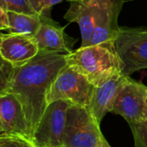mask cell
Listing matches in <instances>:
<instances>
[{
  "mask_svg": "<svg viewBox=\"0 0 147 147\" xmlns=\"http://www.w3.org/2000/svg\"><path fill=\"white\" fill-rule=\"evenodd\" d=\"M144 119H145V121H147V100L146 103V107H145V110H144Z\"/></svg>",
  "mask_w": 147,
  "mask_h": 147,
  "instance_id": "ffe728a7",
  "label": "cell"
},
{
  "mask_svg": "<svg viewBox=\"0 0 147 147\" xmlns=\"http://www.w3.org/2000/svg\"><path fill=\"white\" fill-rule=\"evenodd\" d=\"M124 0H99L95 27L89 46L110 44L115 45L118 32V18L122 9Z\"/></svg>",
  "mask_w": 147,
  "mask_h": 147,
  "instance_id": "52a82bcc",
  "label": "cell"
},
{
  "mask_svg": "<svg viewBox=\"0 0 147 147\" xmlns=\"http://www.w3.org/2000/svg\"><path fill=\"white\" fill-rule=\"evenodd\" d=\"M105 147H110V146H109V145H108V146H106Z\"/></svg>",
  "mask_w": 147,
  "mask_h": 147,
  "instance_id": "7402d4cb",
  "label": "cell"
},
{
  "mask_svg": "<svg viewBox=\"0 0 147 147\" xmlns=\"http://www.w3.org/2000/svg\"><path fill=\"white\" fill-rule=\"evenodd\" d=\"M65 0H29L31 6L34 9V11L39 15L42 16H47L51 17V9L52 8ZM71 2V0H66Z\"/></svg>",
  "mask_w": 147,
  "mask_h": 147,
  "instance_id": "e0dca14e",
  "label": "cell"
},
{
  "mask_svg": "<svg viewBox=\"0 0 147 147\" xmlns=\"http://www.w3.org/2000/svg\"><path fill=\"white\" fill-rule=\"evenodd\" d=\"M0 28L3 30L9 29V19L8 11L2 7H0Z\"/></svg>",
  "mask_w": 147,
  "mask_h": 147,
  "instance_id": "d6986e66",
  "label": "cell"
},
{
  "mask_svg": "<svg viewBox=\"0 0 147 147\" xmlns=\"http://www.w3.org/2000/svg\"><path fill=\"white\" fill-rule=\"evenodd\" d=\"M146 100V86L129 77L119 92L111 112L121 115L128 124L145 121L144 110Z\"/></svg>",
  "mask_w": 147,
  "mask_h": 147,
  "instance_id": "9c48e42d",
  "label": "cell"
},
{
  "mask_svg": "<svg viewBox=\"0 0 147 147\" xmlns=\"http://www.w3.org/2000/svg\"><path fill=\"white\" fill-rule=\"evenodd\" d=\"M95 86L75 66L67 64L58 74L48 95L47 105L59 100L88 108L93 96Z\"/></svg>",
  "mask_w": 147,
  "mask_h": 147,
  "instance_id": "277c9868",
  "label": "cell"
},
{
  "mask_svg": "<svg viewBox=\"0 0 147 147\" xmlns=\"http://www.w3.org/2000/svg\"><path fill=\"white\" fill-rule=\"evenodd\" d=\"M141 75H142V78H145V77H147V71H144L141 72Z\"/></svg>",
  "mask_w": 147,
  "mask_h": 147,
  "instance_id": "44dd1931",
  "label": "cell"
},
{
  "mask_svg": "<svg viewBox=\"0 0 147 147\" xmlns=\"http://www.w3.org/2000/svg\"><path fill=\"white\" fill-rule=\"evenodd\" d=\"M0 7L7 11L39 16L31 6L29 0H0Z\"/></svg>",
  "mask_w": 147,
  "mask_h": 147,
  "instance_id": "9a60e30c",
  "label": "cell"
},
{
  "mask_svg": "<svg viewBox=\"0 0 147 147\" xmlns=\"http://www.w3.org/2000/svg\"><path fill=\"white\" fill-rule=\"evenodd\" d=\"M64 147H105L109 145L87 108L71 104L66 118Z\"/></svg>",
  "mask_w": 147,
  "mask_h": 147,
  "instance_id": "3957f363",
  "label": "cell"
},
{
  "mask_svg": "<svg viewBox=\"0 0 147 147\" xmlns=\"http://www.w3.org/2000/svg\"><path fill=\"white\" fill-rule=\"evenodd\" d=\"M98 1L71 0L69 9L64 16V18L69 22L78 24L82 36L81 47H88L92 38Z\"/></svg>",
  "mask_w": 147,
  "mask_h": 147,
  "instance_id": "4fadbf2b",
  "label": "cell"
},
{
  "mask_svg": "<svg viewBox=\"0 0 147 147\" xmlns=\"http://www.w3.org/2000/svg\"><path fill=\"white\" fill-rule=\"evenodd\" d=\"M71 104V102L59 100L47 105L32 136L35 146L64 147L67 112Z\"/></svg>",
  "mask_w": 147,
  "mask_h": 147,
  "instance_id": "8992f818",
  "label": "cell"
},
{
  "mask_svg": "<svg viewBox=\"0 0 147 147\" xmlns=\"http://www.w3.org/2000/svg\"><path fill=\"white\" fill-rule=\"evenodd\" d=\"M115 47L123 75L147 69V28L120 27Z\"/></svg>",
  "mask_w": 147,
  "mask_h": 147,
  "instance_id": "5b68a950",
  "label": "cell"
},
{
  "mask_svg": "<svg viewBox=\"0 0 147 147\" xmlns=\"http://www.w3.org/2000/svg\"><path fill=\"white\" fill-rule=\"evenodd\" d=\"M40 52L34 37L16 34H1V59L14 66H21L33 59Z\"/></svg>",
  "mask_w": 147,
  "mask_h": 147,
  "instance_id": "30bf717a",
  "label": "cell"
},
{
  "mask_svg": "<svg viewBox=\"0 0 147 147\" xmlns=\"http://www.w3.org/2000/svg\"><path fill=\"white\" fill-rule=\"evenodd\" d=\"M68 54L40 51L27 64L14 66L9 79L0 88V94H14L22 103L32 136L47 107L49 90L68 64Z\"/></svg>",
  "mask_w": 147,
  "mask_h": 147,
  "instance_id": "6da1fadb",
  "label": "cell"
},
{
  "mask_svg": "<svg viewBox=\"0 0 147 147\" xmlns=\"http://www.w3.org/2000/svg\"><path fill=\"white\" fill-rule=\"evenodd\" d=\"M0 137H22L32 140L22 105L11 93L0 94Z\"/></svg>",
  "mask_w": 147,
  "mask_h": 147,
  "instance_id": "ba28073f",
  "label": "cell"
},
{
  "mask_svg": "<svg viewBox=\"0 0 147 147\" xmlns=\"http://www.w3.org/2000/svg\"><path fill=\"white\" fill-rule=\"evenodd\" d=\"M0 147H36L32 140L22 137H0Z\"/></svg>",
  "mask_w": 147,
  "mask_h": 147,
  "instance_id": "ac0fdd59",
  "label": "cell"
},
{
  "mask_svg": "<svg viewBox=\"0 0 147 147\" xmlns=\"http://www.w3.org/2000/svg\"><path fill=\"white\" fill-rule=\"evenodd\" d=\"M8 15L9 19L8 31L10 34L34 37L41 24L40 16L20 14L13 11H8Z\"/></svg>",
  "mask_w": 147,
  "mask_h": 147,
  "instance_id": "5bb4252c",
  "label": "cell"
},
{
  "mask_svg": "<svg viewBox=\"0 0 147 147\" xmlns=\"http://www.w3.org/2000/svg\"><path fill=\"white\" fill-rule=\"evenodd\" d=\"M128 78V76L118 74L95 87L92 99L87 109L99 124L105 115L112 111L117 96Z\"/></svg>",
  "mask_w": 147,
  "mask_h": 147,
  "instance_id": "7c38bea8",
  "label": "cell"
},
{
  "mask_svg": "<svg viewBox=\"0 0 147 147\" xmlns=\"http://www.w3.org/2000/svg\"><path fill=\"white\" fill-rule=\"evenodd\" d=\"M68 64L80 71L95 87L122 74L121 61L115 45L110 44L80 47L68 54Z\"/></svg>",
  "mask_w": 147,
  "mask_h": 147,
  "instance_id": "7a4b0ae2",
  "label": "cell"
},
{
  "mask_svg": "<svg viewBox=\"0 0 147 147\" xmlns=\"http://www.w3.org/2000/svg\"><path fill=\"white\" fill-rule=\"evenodd\" d=\"M131 127L135 147H147V121L129 123Z\"/></svg>",
  "mask_w": 147,
  "mask_h": 147,
  "instance_id": "2e32d148",
  "label": "cell"
},
{
  "mask_svg": "<svg viewBox=\"0 0 147 147\" xmlns=\"http://www.w3.org/2000/svg\"><path fill=\"white\" fill-rule=\"evenodd\" d=\"M41 24L34 35L40 51L72 53L76 40L65 32V28L51 17L40 16Z\"/></svg>",
  "mask_w": 147,
  "mask_h": 147,
  "instance_id": "8fae6325",
  "label": "cell"
}]
</instances>
